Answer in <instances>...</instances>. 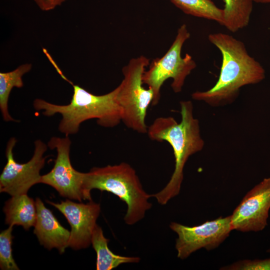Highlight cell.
Returning <instances> with one entry per match:
<instances>
[{"label":"cell","instance_id":"cell-1","mask_svg":"<svg viewBox=\"0 0 270 270\" xmlns=\"http://www.w3.org/2000/svg\"><path fill=\"white\" fill-rule=\"evenodd\" d=\"M208 38L221 52L220 76L210 89L193 92L192 99L212 106L228 104L236 100L242 87L265 78L264 68L249 54L242 42L222 32L210 34Z\"/></svg>","mask_w":270,"mask_h":270},{"label":"cell","instance_id":"cell-2","mask_svg":"<svg viewBox=\"0 0 270 270\" xmlns=\"http://www.w3.org/2000/svg\"><path fill=\"white\" fill-rule=\"evenodd\" d=\"M180 106V123L172 116L159 117L154 120L147 131L151 140L168 142L174 152L175 166L170 180L161 190L152 195L162 206L179 194L186 162L190 156L201 151L204 145L199 121L194 116L192 102L182 101Z\"/></svg>","mask_w":270,"mask_h":270},{"label":"cell","instance_id":"cell-3","mask_svg":"<svg viewBox=\"0 0 270 270\" xmlns=\"http://www.w3.org/2000/svg\"><path fill=\"white\" fill-rule=\"evenodd\" d=\"M72 84L73 94L68 104H54L40 98L34 100L33 103L34 108L42 110L45 116L56 114L62 116L58 125L60 132L66 136L76 134L80 124L91 119H96L97 124L104 128L115 127L122 122L116 88L108 94L96 95L78 85Z\"/></svg>","mask_w":270,"mask_h":270},{"label":"cell","instance_id":"cell-4","mask_svg":"<svg viewBox=\"0 0 270 270\" xmlns=\"http://www.w3.org/2000/svg\"><path fill=\"white\" fill-rule=\"evenodd\" d=\"M84 188L89 200L91 190L97 189L111 192L124 202L127 210L124 219L127 225L141 220L152 206L148 201L152 195L144 190L136 170L126 162L92 168L86 172Z\"/></svg>","mask_w":270,"mask_h":270},{"label":"cell","instance_id":"cell-5","mask_svg":"<svg viewBox=\"0 0 270 270\" xmlns=\"http://www.w3.org/2000/svg\"><path fill=\"white\" fill-rule=\"evenodd\" d=\"M149 64V59L143 56L131 59L122 68L124 78L116 87L122 122L128 128L140 134L147 133L146 118L154 96L150 88L143 86V74Z\"/></svg>","mask_w":270,"mask_h":270},{"label":"cell","instance_id":"cell-6","mask_svg":"<svg viewBox=\"0 0 270 270\" xmlns=\"http://www.w3.org/2000/svg\"><path fill=\"white\" fill-rule=\"evenodd\" d=\"M190 34L186 24L178 29L176 38L170 47L160 58L154 60L142 76L144 84L154 92L152 106L158 104L160 98V88L166 80L172 79L171 87L176 93L182 90L186 77L196 64L192 56L186 54L181 56L182 46Z\"/></svg>","mask_w":270,"mask_h":270},{"label":"cell","instance_id":"cell-7","mask_svg":"<svg viewBox=\"0 0 270 270\" xmlns=\"http://www.w3.org/2000/svg\"><path fill=\"white\" fill-rule=\"evenodd\" d=\"M14 138H10L6 144V163L0 176V192L12 196L27 194L34 185L40 183V171L45 164L44 154L48 146L40 140L34 142V154L26 163L20 164L14 160L13 149L16 142Z\"/></svg>","mask_w":270,"mask_h":270},{"label":"cell","instance_id":"cell-8","mask_svg":"<svg viewBox=\"0 0 270 270\" xmlns=\"http://www.w3.org/2000/svg\"><path fill=\"white\" fill-rule=\"evenodd\" d=\"M70 145L68 136H54L50 140L48 147L56 150V158L52 170L42 176L40 183L52 186L62 197L80 202L89 200L84 188L86 172H78L72 166L70 157Z\"/></svg>","mask_w":270,"mask_h":270},{"label":"cell","instance_id":"cell-9","mask_svg":"<svg viewBox=\"0 0 270 270\" xmlns=\"http://www.w3.org/2000/svg\"><path fill=\"white\" fill-rule=\"evenodd\" d=\"M170 228L178 235L175 248L178 258L181 260L202 248L208 250L216 248L232 230L230 216H220L194 226L172 222Z\"/></svg>","mask_w":270,"mask_h":270},{"label":"cell","instance_id":"cell-10","mask_svg":"<svg viewBox=\"0 0 270 270\" xmlns=\"http://www.w3.org/2000/svg\"><path fill=\"white\" fill-rule=\"evenodd\" d=\"M270 209V178H264L244 197L231 216L232 230L260 232L268 225Z\"/></svg>","mask_w":270,"mask_h":270},{"label":"cell","instance_id":"cell-11","mask_svg":"<svg viewBox=\"0 0 270 270\" xmlns=\"http://www.w3.org/2000/svg\"><path fill=\"white\" fill-rule=\"evenodd\" d=\"M47 202L59 210L66 217L71 227L68 246L74 250L88 248L100 212L99 204L92 200L86 204L77 203L68 199L55 203Z\"/></svg>","mask_w":270,"mask_h":270},{"label":"cell","instance_id":"cell-12","mask_svg":"<svg viewBox=\"0 0 270 270\" xmlns=\"http://www.w3.org/2000/svg\"><path fill=\"white\" fill-rule=\"evenodd\" d=\"M37 218L34 234L40 244L48 250L57 249L60 254L68 246L70 232L63 227L40 198L36 199Z\"/></svg>","mask_w":270,"mask_h":270},{"label":"cell","instance_id":"cell-13","mask_svg":"<svg viewBox=\"0 0 270 270\" xmlns=\"http://www.w3.org/2000/svg\"><path fill=\"white\" fill-rule=\"evenodd\" d=\"M3 211L6 215L5 222L9 226H21L28 230L36 224V202L27 194L12 196L6 202Z\"/></svg>","mask_w":270,"mask_h":270},{"label":"cell","instance_id":"cell-14","mask_svg":"<svg viewBox=\"0 0 270 270\" xmlns=\"http://www.w3.org/2000/svg\"><path fill=\"white\" fill-rule=\"evenodd\" d=\"M109 240L104 235L102 228L96 225L92 237V244L96 254L97 270H111L123 264L138 263V256H126L116 254L108 247Z\"/></svg>","mask_w":270,"mask_h":270},{"label":"cell","instance_id":"cell-15","mask_svg":"<svg viewBox=\"0 0 270 270\" xmlns=\"http://www.w3.org/2000/svg\"><path fill=\"white\" fill-rule=\"evenodd\" d=\"M224 2L223 26L235 32L246 27L253 9L252 0H223Z\"/></svg>","mask_w":270,"mask_h":270},{"label":"cell","instance_id":"cell-16","mask_svg":"<svg viewBox=\"0 0 270 270\" xmlns=\"http://www.w3.org/2000/svg\"><path fill=\"white\" fill-rule=\"evenodd\" d=\"M32 68V64L26 63L12 71L0 72V109L2 118L6 122L16 121L8 112L9 96L12 88H21L24 86L22 76L29 72Z\"/></svg>","mask_w":270,"mask_h":270},{"label":"cell","instance_id":"cell-17","mask_svg":"<svg viewBox=\"0 0 270 270\" xmlns=\"http://www.w3.org/2000/svg\"><path fill=\"white\" fill-rule=\"evenodd\" d=\"M187 14L224 24V10L212 0H170Z\"/></svg>","mask_w":270,"mask_h":270},{"label":"cell","instance_id":"cell-18","mask_svg":"<svg viewBox=\"0 0 270 270\" xmlns=\"http://www.w3.org/2000/svg\"><path fill=\"white\" fill-rule=\"evenodd\" d=\"M12 227L9 226L0 234V268L2 270H19L12 254Z\"/></svg>","mask_w":270,"mask_h":270},{"label":"cell","instance_id":"cell-19","mask_svg":"<svg viewBox=\"0 0 270 270\" xmlns=\"http://www.w3.org/2000/svg\"><path fill=\"white\" fill-rule=\"evenodd\" d=\"M226 270H270V258L264 260H245L222 268Z\"/></svg>","mask_w":270,"mask_h":270},{"label":"cell","instance_id":"cell-20","mask_svg":"<svg viewBox=\"0 0 270 270\" xmlns=\"http://www.w3.org/2000/svg\"><path fill=\"white\" fill-rule=\"evenodd\" d=\"M34 1L42 11H50L56 8L54 0H34Z\"/></svg>","mask_w":270,"mask_h":270},{"label":"cell","instance_id":"cell-21","mask_svg":"<svg viewBox=\"0 0 270 270\" xmlns=\"http://www.w3.org/2000/svg\"><path fill=\"white\" fill-rule=\"evenodd\" d=\"M67 0H54V4L56 8L60 6L62 4H63L64 2L66 1Z\"/></svg>","mask_w":270,"mask_h":270},{"label":"cell","instance_id":"cell-22","mask_svg":"<svg viewBox=\"0 0 270 270\" xmlns=\"http://www.w3.org/2000/svg\"><path fill=\"white\" fill-rule=\"evenodd\" d=\"M253 2L260 4H270V0H252Z\"/></svg>","mask_w":270,"mask_h":270},{"label":"cell","instance_id":"cell-23","mask_svg":"<svg viewBox=\"0 0 270 270\" xmlns=\"http://www.w3.org/2000/svg\"><path fill=\"white\" fill-rule=\"evenodd\" d=\"M267 252L270 253V248L267 250Z\"/></svg>","mask_w":270,"mask_h":270}]
</instances>
